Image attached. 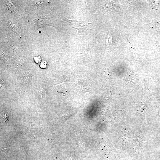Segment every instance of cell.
<instances>
[{
    "mask_svg": "<svg viewBox=\"0 0 160 160\" xmlns=\"http://www.w3.org/2000/svg\"><path fill=\"white\" fill-rule=\"evenodd\" d=\"M5 4L8 10L12 12L16 10V9L15 5L11 1H6Z\"/></svg>",
    "mask_w": 160,
    "mask_h": 160,
    "instance_id": "obj_3",
    "label": "cell"
},
{
    "mask_svg": "<svg viewBox=\"0 0 160 160\" xmlns=\"http://www.w3.org/2000/svg\"><path fill=\"white\" fill-rule=\"evenodd\" d=\"M10 25L12 27L13 31L17 33H18L19 32V30L16 25L14 24L13 22H11L10 23Z\"/></svg>",
    "mask_w": 160,
    "mask_h": 160,
    "instance_id": "obj_4",
    "label": "cell"
},
{
    "mask_svg": "<svg viewBox=\"0 0 160 160\" xmlns=\"http://www.w3.org/2000/svg\"><path fill=\"white\" fill-rule=\"evenodd\" d=\"M112 37L111 36L108 35L106 41V45L108 47H110L112 44Z\"/></svg>",
    "mask_w": 160,
    "mask_h": 160,
    "instance_id": "obj_5",
    "label": "cell"
},
{
    "mask_svg": "<svg viewBox=\"0 0 160 160\" xmlns=\"http://www.w3.org/2000/svg\"><path fill=\"white\" fill-rule=\"evenodd\" d=\"M34 23L35 25H37L38 27H40L49 24V20L44 18H38L35 20Z\"/></svg>",
    "mask_w": 160,
    "mask_h": 160,
    "instance_id": "obj_2",
    "label": "cell"
},
{
    "mask_svg": "<svg viewBox=\"0 0 160 160\" xmlns=\"http://www.w3.org/2000/svg\"><path fill=\"white\" fill-rule=\"evenodd\" d=\"M69 21V23L71 26L75 29L78 33L79 30L83 27L88 25L89 24H92V23H90L84 21H78L76 20H68Z\"/></svg>",
    "mask_w": 160,
    "mask_h": 160,
    "instance_id": "obj_1",
    "label": "cell"
}]
</instances>
